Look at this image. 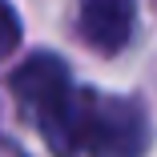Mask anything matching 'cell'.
<instances>
[{"label":"cell","mask_w":157,"mask_h":157,"mask_svg":"<svg viewBox=\"0 0 157 157\" xmlns=\"http://www.w3.org/2000/svg\"><path fill=\"white\" fill-rule=\"evenodd\" d=\"M20 44V20H16V12L0 0V60H4L12 48Z\"/></svg>","instance_id":"4"},{"label":"cell","mask_w":157,"mask_h":157,"mask_svg":"<svg viewBox=\"0 0 157 157\" xmlns=\"http://www.w3.org/2000/svg\"><path fill=\"white\" fill-rule=\"evenodd\" d=\"M73 137L93 157H141L149 149V117L137 101L81 89Z\"/></svg>","instance_id":"2"},{"label":"cell","mask_w":157,"mask_h":157,"mask_svg":"<svg viewBox=\"0 0 157 157\" xmlns=\"http://www.w3.org/2000/svg\"><path fill=\"white\" fill-rule=\"evenodd\" d=\"M12 93L24 117L44 133V141L56 153H73L77 149V101L81 89H73L65 60L52 52H36L12 73Z\"/></svg>","instance_id":"1"},{"label":"cell","mask_w":157,"mask_h":157,"mask_svg":"<svg viewBox=\"0 0 157 157\" xmlns=\"http://www.w3.org/2000/svg\"><path fill=\"white\" fill-rule=\"evenodd\" d=\"M0 157H20V153H16L12 145H0Z\"/></svg>","instance_id":"5"},{"label":"cell","mask_w":157,"mask_h":157,"mask_svg":"<svg viewBox=\"0 0 157 157\" xmlns=\"http://www.w3.org/2000/svg\"><path fill=\"white\" fill-rule=\"evenodd\" d=\"M133 0H81L77 8V28L97 52H121L133 36Z\"/></svg>","instance_id":"3"}]
</instances>
